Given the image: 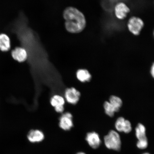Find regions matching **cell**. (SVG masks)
<instances>
[{"instance_id": "cell-16", "label": "cell", "mask_w": 154, "mask_h": 154, "mask_svg": "<svg viewBox=\"0 0 154 154\" xmlns=\"http://www.w3.org/2000/svg\"><path fill=\"white\" fill-rule=\"evenodd\" d=\"M125 119L124 117H119L116 121L115 127L117 131L120 132H123L125 125Z\"/></svg>"}, {"instance_id": "cell-12", "label": "cell", "mask_w": 154, "mask_h": 154, "mask_svg": "<svg viewBox=\"0 0 154 154\" xmlns=\"http://www.w3.org/2000/svg\"><path fill=\"white\" fill-rule=\"evenodd\" d=\"M65 98L60 95H55L51 98L50 103L54 108L64 106L65 103Z\"/></svg>"}, {"instance_id": "cell-20", "label": "cell", "mask_w": 154, "mask_h": 154, "mask_svg": "<svg viewBox=\"0 0 154 154\" xmlns=\"http://www.w3.org/2000/svg\"><path fill=\"white\" fill-rule=\"evenodd\" d=\"M150 72H151V74L152 75V76L153 78L154 77V63H153L152 65V66L151 67V71H150Z\"/></svg>"}, {"instance_id": "cell-21", "label": "cell", "mask_w": 154, "mask_h": 154, "mask_svg": "<svg viewBox=\"0 0 154 154\" xmlns=\"http://www.w3.org/2000/svg\"><path fill=\"white\" fill-rule=\"evenodd\" d=\"M76 154H86L84 152H78Z\"/></svg>"}, {"instance_id": "cell-10", "label": "cell", "mask_w": 154, "mask_h": 154, "mask_svg": "<svg viewBox=\"0 0 154 154\" xmlns=\"http://www.w3.org/2000/svg\"><path fill=\"white\" fill-rule=\"evenodd\" d=\"M11 48L10 38L7 34H0V51L3 52L8 51Z\"/></svg>"}, {"instance_id": "cell-19", "label": "cell", "mask_w": 154, "mask_h": 154, "mask_svg": "<svg viewBox=\"0 0 154 154\" xmlns=\"http://www.w3.org/2000/svg\"><path fill=\"white\" fill-rule=\"evenodd\" d=\"M55 110L59 113H63L64 110V106H60L54 108Z\"/></svg>"}, {"instance_id": "cell-1", "label": "cell", "mask_w": 154, "mask_h": 154, "mask_svg": "<svg viewBox=\"0 0 154 154\" xmlns=\"http://www.w3.org/2000/svg\"><path fill=\"white\" fill-rule=\"evenodd\" d=\"M63 17L65 20V28L71 33H79L86 27L85 16L81 11L74 7H69L65 9Z\"/></svg>"}, {"instance_id": "cell-22", "label": "cell", "mask_w": 154, "mask_h": 154, "mask_svg": "<svg viewBox=\"0 0 154 154\" xmlns=\"http://www.w3.org/2000/svg\"><path fill=\"white\" fill-rule=\"evenodd\" d=\"M150 154L149 153H144L143 154Z\"/></svg>"}, {"instance_id": "cell-3", "label": "cell", "mask_w": 154, "mask_h": 154, "mask_svg": "<svg viewBox=\"0 0 154 154\" xmlns=\"http://www.w3.org/2000/svg\"><path fill=\"white\" fill-rule=\"evenodd\" d=\"M127 26L131 33L134 35L138 36L140 34L144 26V23L139 17H132L129 19Z\"/></svg>"}, {"instance_id": "cell-14", "label": "cell", "mask_w": 154, "mask_h": 154, "mask_svg": "<svg viewBox=\"0 0 154 154\" xmlns=\"http://www.w3.org/2000/svg\"><path fill=\"white\" fill-rule=\"evenodd\" d=\"M136 136L138 140L147 138L146 136V128L144 125L139 123L135 129Z\"/></svg>"}, {"instance_id": "cell-4", "label": "cell", "mask_w": 154, "mask_h": 154, "mask_svg": "<svg viewBox=\"0 0 154 154\" xmlns=\"http://www.w3.org/2000/svg\"><path fill=\"white\" fill-rule=\"evenodd\" d=\"M80 92L74 88H67L65 92V98L67 103L75 105L79 100Z\"/></svg>"}, {"instance_id": "cell-15", "label": "cell", "mask_w": 154, "mask_h": 154, "mask_svg": "<svg viewBox=\"0 0 154 154\" xmlns=\"http://www.w3.org/2000/svg\"><path fill=\"white\" fill-rule=\"evenodd\" d=\"M103 107L106 114L109 117L114 116L115 113L116 112L114 108L109 101H106L103 104Z\"/></svg>"}, {"instance_id": "cell-13", "label": "cell", "mask_w": 154, "mask_h": 154, "mask_svg": "<svg viewBox=\"0 0 154 154\" xmlns=\"http://www.w3.org/2000/svg\"><path fill=\"white\" fill-rule=\"evenodd\" d=\"M109 103L114 108L116 112L120 110L122 105L123 102L122 100L118 96L112 95L109 98Z\"/></svg>"}, {"instance_id": "cell-7", "label": "cell", "mask_w": 154, "mask_h": 154, "mask_svg": "<svg viewBox=\"0 0 154 154\" xmlns=\"http://www.w3.org/2000/svg\"><path fill=\"white\" fill-rule=\"evenodd\" d=\"M11 54L13 59L19 63L24 62L28 58L27 52L22 47L15 48L11 52Z\"/></svg>"}, {"instance_id": "cell-6", "label": "cell", "mask_w": 154, "mask_h": 154, "mask_svg": "<svg viewBox=\"0 0 154 154\" xmlns=\"http://www.w3.org/2000/svg\"><path fill=\"white\" fill-rule=\"evenodd\" d=\"M130 12V8L124 2L118 3L115 6V14L119 20H123L126 18Z\"/></svg>"}, {"instance_id": "cell-17", "label": "cell", "mask_w": 154, "mask_h": 154, "mask_svg": "<svg viewBox=\"0 0 154 154\" xmlns=\"http://www.w3.org/2000/svg\"><path fill=\"white\" fill-rule=\"evenodd\" d=\"M148 146V142L147 138L144 139L138 140L137 143V146L140 149H146Z\"/></svg>"}, {"instance_id": "cell-8", "label": "cell", "mask_w": 154, "mask_h": 154, "mask_svg": "<svg viewBox=\"0 0 154 154\" xmlns=\"http://www.w3.org/2000/svg\"><path fill=\"white\" fill-rule=\"evenodd\" d=\"M86 140L90 147L94 149L99 147L101 142L99 134L95 132H89L87 134Z\"/></svg>"}, {"instance_id": "cell-5", "label": "cell", "mask_w": 154, "mask_h": 154, "mask_svg": "<svg viewBox=\"0 0 154 154\" xmlns=\"http://www.w3.org/2000/svg\"><path fill=\"white\" fill-rule=\"evenodd\" d=\"M72 117V113L70 112H67L63 113L59 119L60 128L65 131L71 130L74 126Z\"/></svg>"}, {"instance_id": "cell-11", "label": "cell", "mask_w": 154, "mask_h": 154, "mask_svg": "<svg viewBox=\"0 0 154 154\" xmlns=\"http://www.w3.org/2000/svg\"><path fill=\"white\" fill-rule=\"evenodd\" d=\"M76 76L78 80L82 82H89L92 76L88 71L86 69H80L77 71Z\"/></svg>"}, {"instance_id": "cell-18", "label": "cell", "mask_w": 154, "mask_h": 154, "mask_svg": "<svg viewBox=\"0 0 154 154\" xmlns=\"http://www.w3.org/2000/svg\"><path fill=\"white\" fill-rule=\"evenodd\" d=\"M132 130V125L130 121L128 120H125V125L123 132L128 134Z\"/></svg>"}, {"instance_id": "cell-2", "label": "cell", "mask_w": 154, "mask_h": 154, "mask_svg": "<svg viewBox=\"0 0 154 154\" xmlns=\"http://www.w3.org/2000/svg\"><path fill=\"white\" fill-rule=\"evenodd\" d=\"M104 141L108 149L118 151L121 149V142L120 136L118 133L114 130H111L105 136Z\"/></svg>"}, {"instance_id": "cell-9", "label": "cell", "mask_w": 154, "mask_h": 154, "mask_svg": "<svg viewBox=\"0 0 154 154\" xmlns=\"http://www.w3.org/2000/svg\"><path fill=\"white\" fill-rule=\"evenodd\" d=\"M45 136L42 131L38 130H32L29 132L27 138L31 143H38L44 140Z\"/></svg>"}]
</instances>
